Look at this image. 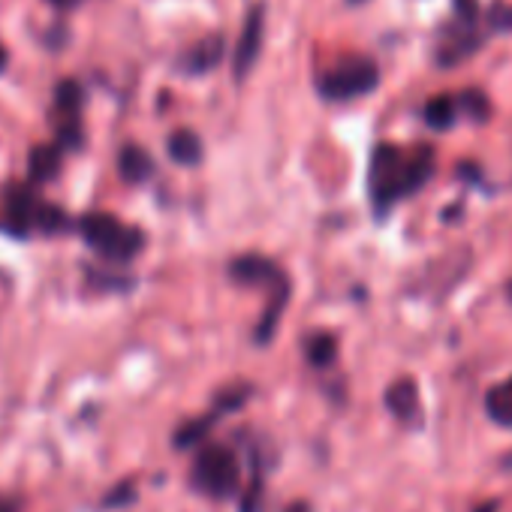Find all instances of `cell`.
Returning <instances> with one entry per match:
<instances>
[{"label": "cell", "instance_id": "1", "mask_svg": "<svg viewBox=\"0 0 512 512\" xmlns=\"http://www.w3.org/2000/svg\"><path fill=\"white\" fill-rule=\"evenodd\" d=\"M437 157L431 145L398 148V145H377L371 154L368 169V193L374 202L377 217L392 211V205L410 193H416L434 172Z\"/></svg>", "mask_w": 512, "mask_h": 512}, {"label": "cell", "instance_id": "2", "mask_svg": "<svg viewBox=\"0 0 512 512\" xmlns=\"http://www.w3.org/2000/svg\"><path fill=\"white\" fill-rule=\"evenodd\" d=\"M79 229H82L85 241H88L97 253H103L106 260H112V263H127V260H133V256H136V253L142 250V244H145L142 229L127 226V223H121L115 214H103V211L85 214V217L79 220Z\"/></svg>", "mask_w": 512, "mask_h": 512}, {"label": "cell", "instance_id": "3", "mask_svg": "<svg viewBox=\"0 0 512 512\" xmlns=\"http://www.w3.org/2000/svg\"><path fill=\"white\" fill-rule=\"evenodd\" d=\"M380 85V67L371 58L350 55L338 61L323 79H320V94L326 100H353L362 94H371Z\"/></svg>", "mask_w": 512, "mask_h": 512}, {"label": "cell", "instance_id": "4", "mask_svg": "<svg viewBox=\"0 0 512 512\" xmlns=\"http://www.w3.org/2000/svg\"><path fill=\"white\" fill-rule=\"evenodd\" d=\"M238 461L229 449L223 446H205L199 455H196V464H193V485L199 491H205L208 497H229L235 488H238Z\"/></svg>", "mask_w": 512, "mask_h": 512}, {"label": "cell", "instance_id": "5", "mask_svg": "<svg viewBox=\"0 0 512 512\" xmlns=\"http://www.w3.org/2000/svg\"><path fill=\"white\" fill-rule=\"evenodd\" d=\"M263 19H266V10L256 4L247 19H244V31H241V40H238V49H235V79H244L253 67V61L260 58V46H263Z\"/></svg>", "mask_w": 512, "mask_h": 512}, {"label": "cell", "instance_id": "6", "mask_svg": "<svg viewBox=\"0 0 512 512\" xmlns=\"http://www.w3.org/2000/svg\"><path fill=\"white\" fill-rule=\"evenodd\" d=\"M229 275L238 284H275V281L284 278L272 260H266V256H256V253L238 256V260L229 266Z\"/></svg>", "mask_w": 512, "mask_h": 512}, {"label": "cell", "instance_id": "7", "mask_svg": "<svg viewBox=\"0 0 512 512\" xmlns=\"http://www.w3.org/2000/svg\"><path fill=\"white\" fill-rule=\"evenodd\" d=\"M386 407L401 419V422H419L422 404H419V386L413 380H398L386 389Z\"/></svg>", "mask_w": 512, "mask_h": 512}, {"label": "cell", "instance_id": "8", "mask_svg": "<svg viewBox=\"0 0 512 512\" xmlns=\"http://www.w3.org/2000/svg\"><path fill=\"white\" fill-rule=\"evenodd\" d=\"M28 172H31V181L37 184H46V181H55L58 172H61V151L58 145H37L28 157Z\"/></svg>", "mask_w": 512, "mask_h": 512}, {"label": "cell", "instance_id": "9", "mask_svg": "<svg viewBox=\"0 0 512 512\" xmlns=\"http://www.w3.org/2000/svg\"><path fill=\"white\" fill-rule=\"evenodd\" d=\"M118 169H121V178L130 181V184H139L145 178H151L154 172V160L148 157V151H142L139 145H127L118 157Z\"/></svg>", "mask_w": 512, "mask_h": 512}, {"label": "cell", "instance_id": "10", "mask_svg": "<svg viewBox=\"0 0 512 512\" xmlns=\"http://www.w3.org/2000/svg\"><path fill=\"white\" fill-rule=\"evenodd\" d=\"M166 145H169V157L181 166H196L202 160V142L193 130H175Z\"/></svg>", "mask_w": 512, "mask_h": 512}, {"label": "cell", "instance_id": "11", "mask_svg": "<svg viewBox=\"0 0 512 512\" xmlns=\"http://www.w3.org/2000/svg\"><path fill=\"white\" fill-rule=\"evenodd\" d=\"M223 58V37H205L187 58V73H208L220 64Z\"/></svg>", "mask_w": 512, "mask_h": 512}, {"label": "cell", "instance_id": "12", "mask_svg": "<svg viewBox=\"0 0 512 512\" xmlns=\"http://www.w3.org/2000/svg\"><path fill=\"white\" fill-rule=\"evenodd\" d=\"M455 115H458V103L452 97H446V94L431 97L428 106H425V121L434 130H449L455 124Z\"/></svg>", "mask_w": 512, "mask_h": 512}, {"label": "cell", "instance_id": "13", "mask_svg": "<svg viewBox=\"0 0 512 512\" xmlns=\"http://www.w3.org/2000/svg\"><path fill=\"white\" fill-rule=\"evenodd\" d=\"M82 97H85V94H82V85L73 82V79H67V82H61V85L55 88V103H58V109H61L64 115H70V118L79 115Z\"/></svg>", "mask_w": 512, "mask_h": 512}, {"label": "cell", "instance_id": "14", "mask_svg": "<svg viewBox=\"0 0 512 512\" xmlns=\"http://www.w3.org/2000/svg\"><path fill=\"white\" fill-rule=\"evenodd\" d=\"M34 226H37L40 232H46V235H55V232H61V229L67 226V214H64V208H58V205L40 202V205H37V214H34Z\"/></svg>", "mask_w": 512, "mask_h": 512}, {"label": "cell", "instance_id": "15", "mask_svg": "<svg viewBox=\"0 0 512 512\" xmlns=\"http://www.w3.org/2000/svg\"><path fill=\"white\" fill-rule=\"evenodd\" d=\"M335 353H338V344H335V338L332 335H314V338H308V359H311V365H329L332 359H335Z\"/></svg>", "mask_w": 512, "mask_h": 512}, {"label": "cell", "instance_id": "16", "mask_svg": "<svg viewBox=\"0 0 512 512\" xmlns=\"http://www.w3.org/2000/svg\"><path fill=\"white\" fill-rule=\"evenodd\" d=\"M485 404H488V413H491L497 422H503V425H512V392H509L506 386H500V389H491Z\"/></svg>", "mask_w": 512, "mask_h": 512}, {"label": "cell", "instance_id": "17", "mask_svg": "<svg viewBox=\"0 0 512 512\" xmlns=\"http://www.w3.org/2000/svg\"><path fill=\"white\" fill-rule=\"evenodd\" d=\"M461 109L473 118V121H485L488 118V100L482 91H464L461 94Z\"/></svg>", "mask_w": 512, "mask_h": 512}, {"label": "cell", "instance_id": "18", "mask_svg": "<svg viewBox=\"0 0 512 512\" xmlns=\"http://www.w3.org/2000/svg\"><path fill=\"white\" fill-rule=\"evenodd\" d=\"M208 428H211V416H208V419H199V422L184 425V428L175 434V446H181V449H184V446H193V443H196Z\"/></svg>", "mask_w": 512, "mask_h": 512}, {"label": "cell", "instance_id": "19", "mask_svg": "<svg viewBox=\"0 0 512 512\" xmlns=\"http://www.w3.org/2000/svg\"><path fill=\"white\" fill-rule=\"evenodd\" d=\"M133 494H136L133 482H121L115 491H109V494H106L103 506H124V503H130V500H133Z\"/></svg>", "mask_w": 512, "mask_h": 512}, {"label": "cell", "instance_id": "20", "mask_svg": "<svg viewBox=\"0 0 512 512\" xmlns=\"http://www.w3.org/2000/svg\"><path fill=\"white\" fill-rule=\"evenodd\" d=\"M455 13L461 16V22L473 25L479 16V7H476V0H455Z\"/></svg>", "mask_w": 512, "mask_h": 512}, {"label": "cell", "instance_id": "21", "mask_svg": "<svg viewBox=\"0 0 512 512\" xmlns=\"http://www.w3.org/2000/svg\"><path fill=\"white\" fill-rule=\"evenodd\" d=\"M0 512H19V503H13V500H0Z\"/></svg>", "mask_w": 512, "mask_h": 512}, {"label": "cell", "instance_id": "22", "mask_svg": "<svg viewBox=\"0 0 512 512\" xmlns=\"http://www.w3.org/2000/svg\"><path fill=\"white\" fill-rule=\"evenodd\" d=\"M287 512H311V509H308V503H293Z\"/></svg>", "mask_w": 512, "mask_h": 512}, {"label": "cell", "instance_id": "23", "mask_svg": "<svg viewBox=\"0 0 512 512\" xmlns=\"http://www.w3.org/2000/svg\"><path fill=\"white\" fill-rule=\"evenodd\" d=\"M52 4H58V7H76L79 0H52Z\"/></svg>", "mask_w": 512, "mask_h": 512}, {"label": "cell", "instance_id": "24", "mask_svg": "<svg viewBox=\"0 0 512 512\" xmlns=\"http://www.w3.org/2000/svg\"><path fill=\"white\" fill-rule=\"evenodd\" d=\"M476 512H497V503H485V506H479Z\"/></svg>", "mask_w": 512, "mask_h": 512}, {"label": "cell", "instance_id": "25", "mask_svg": "<svg viewBox=\"0 0 512 512\" xmlns=\"http://www.w3.org/2000/svg\"><path fill=\"white\" fill-rule=\"evenodd\" d=\"M7 67V52H4V46H0V70Z\"/></svg>", "mask_w": 512, "mask_h": 512}, {"label": "cell", "instance_id": "26", "mask_svg": "<svg viewBox=\"0 0 512 512\" xmlns=\"http://www.w3.org/2000/svg\"><path fill=\"white\" fill-rule=\"evenodd\" d=\"M506 389H509V392H512V380H509V383H506Z\"/></svg>", "mask_w": 512, "mask_h": 512}, {"label": "cell", "instance_id": "27", "mask_svg": "<svg viewBox=\"0 0 512 512\" xmlns=\"http://www.w3.org/2000/svg\"><path fill=\"white\" fill-rule=\"evenodd\" d=\"M356 4H359V0H356Z\"/></svg>", "mask_w": 512, "mask_h": 512}]
</instances>
